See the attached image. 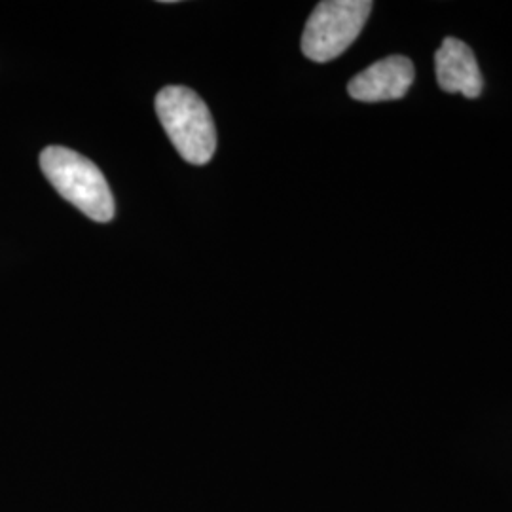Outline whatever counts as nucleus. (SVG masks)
Returning a JSON list of instances; mask_svg holds the SVG:
<instances>
[{
  "mask_svg": "<svg viewBox=\"0 0 512 512\" xmlns=\"http://www.w3.org/2000/svg\"><path fill=\"white\" fill-rule=\"evenodd\" d=\"M156 112L183 160L192 165L211 162L217 150V129L198 93L184 86H167L156 97Z\"/></svg>",
  "mask_w": 512,
  "mask_h": 512,
  "instance_id": "1",
  "label": "nucleus"
},
{
  "mask_svg": "<svg viewBox=\"0 0 512 512\" xmlns=\"http://www.w3.org/2000/svg\"><path fill=\"white\" fill-rule=\"evenodd\" d=\"M40 167L55 190L95 222L114 217L109 183L92 160L71 148L48 147L40 154Z\"/></svg>",
  "mask_w": 512,
  "mask_h": 512,
  "instance_id": "2",
  "label": "nucleus"
},
{
  "mask_svg": "<svg viewBox=\"0 0 512 512\" xmlns=\"http://www.w3.org/2000/svg\"><path fill=\"white\" fill-rule=\"evenodd\" d=\"M374 4L370 0H325L315 6L302 35V52L327 63L344 54L361 35Z\"/></svg>",
  "mask_w": 512,
  "mask_h": 512,
  "instance_id": "3",
  "label": "nucleus"
},
{
  "mask_svg": "<svg viewBox=\"0 0 512 512\" xmlns=\"http://www.w3.org/2000/svg\"><path fill=\"white\" fill-rule=\"evenodd\" d=\"M414 63L404 55H389L349 80L348 92L363 103L403 99L414 82Z\"/></svg>",
  "mask_w": 512,
  "mask_h": 512,
  "instance_id": "4",
  "label": "nucleus"
},
{
  "mask_svg": "<svg viewBox=\"0 0 512 512\" xmlns=\"http://www.w3.org/2000/svg\"><path fill=\"white\" fill-rule=\"evenodd\" d=\"M435 73L439 86L448 93H461L476 99L484 90V78L469 44L459 38L442 40L435 54Z\"/></svg>",
  "mask_w": 512,
  "mask_h": 512,
  "instance_id": "5",
  "label": "nucleus"
}]
</instances>
